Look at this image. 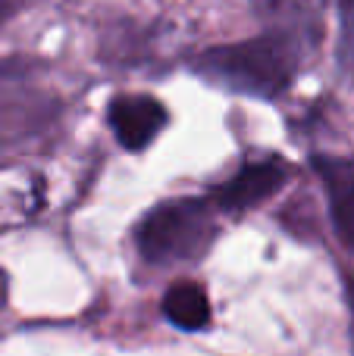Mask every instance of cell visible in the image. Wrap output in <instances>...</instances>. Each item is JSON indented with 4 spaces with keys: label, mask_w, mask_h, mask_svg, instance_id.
Listing matches in <instances>:
<instances>
[{
    "label": "cell",
    "mask_w": 354,
    "mask_h": 356,
    "mask_svg": "<svg viewBox=\"0 0 354 356\" xmlns=\"http://www.w3.org/2000/svg\"><path fill=\"white\" fill-rule=\"evenodd\" d=\"M301 63V44L286 35L251 38L242 44H220L194 60L198 75L220 88L251 97H279L295 81Z\"/></svg>",
    "instance_id": "1"
},
{
    "label": "cell",
    "mask_w": 354,
    "mask_h": 356,
    "mask_svg": "<svg viewBox=\"0 0 354 356\" xmlns=\"http://www.w3.org/2000/svg\"><path fill=\"white\" fill-rule=\"evenodd\" d=\"M217 222L204 200H169L151 209L141 219L135 232L138 250L154 266H173V263H192L201 253H207Z\"/></svg>",
    "instance_id": "2"
},
{
    "label": "cell",
    "mask_w": 354,
    "mask_h": 356,
    "mask_svg": "<svg viewBox=\"0 0 354 356\" xmlns=\"http://www.w3.org/2000/svg\"><path fill=\"white\" fill-rule=\"evenodd\" d=\"M286 181L288 166L282 160H257L242 166L226 184H220L213 191V203L220 209H229V213H242V209H251L267 197H273Z\"/></svg>",
    "instance_id": "3"
},
{
    "label": "cell",
    "mask_w": 354,
    "mask_h": 356,
    "mask_svg": "<svg viewBox=\"0 0 354 356\" xmlns=\"http://www.w3.org/2000/svg\"><path fill=\"white\" fill-rule=\"evenodd\" d=\"M107 119L125 150H144L167 125V110L160 100L144 94H119L107 110Z\"/></svg>",
    "instance_id": "4"
},
{
    "label": "cell",
    "mask_w": 354,
    "mask_h": 356,
    "mask_svg": "<svg viewBox=\"0 0 354 356\" xmlns=\"http://www.w3.org/2000/svg\"><path fill=\"white\" fill-rule=\"evenodd\" d=\"M314 169L320 172L330 194V213L336 234L345 247L354 250V163L336 160V156H317Z\"/></svg>",
    "instance_id": "5"
},
{
    "label": "cell",
    "mask_w": 354,
    "mask_h": 356,
    "mask_svg": "<svg viewBox=\"0 0 354 356\" xmlns=\"http://www.w3.org/2000/svg\"><path fill=\"white\" fill-rule=\"evenodd\" d=\"M254 10L273 35H286L305 47L320 31V0H254Z\"/></svg>",
    "instance_id": "6"
},
{
    "label": "cell",
    "mask_w": 354,
    "mask_h": 356,
    "mask_svg": "<svg viewBox=\"0 0 354 356\" xmlns=\"http://www.w3.org/2000/svg\"><path fill=\"white\" fill-rule=\"evenodd\" d=\"M163 313L173 325L185 328V332H201L210 322V300L201 284L176 282L163 297Z\"/></svg>",
    "instance_id": "7"
},
{
    "label": "cell",
    "mask_w": 354,
    "mask_h": 356,
    "mask_svg": "<svg viewBox=\"0 0 354 356\" xmlns=\"http://www.w3.org/2000/svg\"><path fill=\"white\" fill-rule=\"evenodd\" d=\"M342 54H345V56L351 54V66H354V31H351L348 38H342Z\"/></svg>",
    "instance_id": "8"
},
{
    "label": "cell",
    "mask_w": 354,
    "mask_h": 356,
    "mask_svg": "<svg viewBox=\"0 0 354 356\" xmlns=\"http://www.w3.org/2000/svg\"><path fill=\"white\" fill-rule=\"evenodd\" d=\"M348 297H351V307H354V278H351V284H348Z\"/></svg>",
    "instance_id": "9"
}]
</instances>
